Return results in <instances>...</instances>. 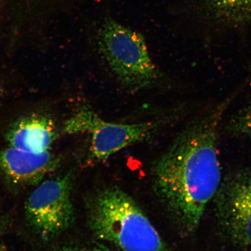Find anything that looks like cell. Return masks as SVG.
I'll list each match as a JSON object with an SVG mask.
<instances>
[{
    "mask_svg": "<svg viewBox=\"0 0 251 251\" xmlns=\"http://www.w3.org/2000/svg\"><path fill=\"white\" fill-rule=\"evenodd\" d=\"M237 93L188 122L153 164L155 192L181 235L195 233L221 186L220 128Z\"/></svg>",
    "mask_w": 251,
    "mask_h": 251,
    "instance_id": "cell-1",
    "label": "cell"
},
{
    "mask_svg": "<svg viewBox=\"0 0 251 251\" xmlns=\"http://www.w3.org/2000/svg\"><path fill=\"white\" fill-rule=\"evenodd\" d=\"M88 224L94 236L122 251H168L164 241L132 198L116 187L87 200Z\"/></svg>",
    "mask_w": 251,
    "mask_h": 251,
    "instance_id": "cell-2",
    "label": "cell"
},
{
    "mask_svg": "<svg viewBox=\"0 0 251 251\" xmlns=\"http://www.w3.org/2000/svg\"><path fill=\"white\" fill-rule=\"evenodd\" d=\"M98 44L109 68L126 89H149L161 77L144 37L114 19L107 17L102 22Z\"/></svg>",
    "mask_w": 251,
    "mask_h": 251,
    "instance_id": "cell-3",
    "label": "cell"
},
{
    "mask_svg": "<svg viewBox=\"0 0 251 251\" xmlns=\"http://www.w3.org/2000/svg\"><path fill=\"white\" fill-rule=\"evenodd\" d=\"M116 124L103 120L93 109L83 106L67 122L65 130L69 134L90 135L89 163L105 161L119 151L151 136L162 122Z\"/></svg>",
    "mask_w": 251,
    "mask_h": 251,
    "instance_id": "cell-4",
    "label": "cell"
},
{
    "mask_svg": "<svg viewBox=\"0 0 251 251\" xmlns=\"http://www.w3.org/2000/svg\"><path fill=\"white\" fill-rule=\"evenodd\" d=\"M70 174L44 181L31 193L25 205L28 224L43 241L54 239L70 226L75 212Z\"/></svg>",
    "mask_w": 251,
    "mask_h": 251,
    "instance_id": "cell-5",
    "label": "cell"
},
{
    "mask_svg": "<svg viewBox=\"0 0 251 251\" xmlns=\"http://www.w3.org/2000/svg\"><path fill=\"white\" fill-rule=\"evenodd\" d=\"M213 200L224 236L234 246L251 251V171L225 177Z\"/></svg>",
    "mask_w": 251,
    "mask_h": 251,
    "instance_id": "cell-6",
    "label": "cell"
},
{
    "mask_svg": "<svg viewBox=\"0 0 251 251\" xmlns=\"http://www.w3.org/2000/svg\"><path fill=\"white\" fill-rule=\"evenodd\" d=\"M59 163L48 151L33 152L10 147L0 153V170L8 180L19 186L39 184Z\"/></svg>",
    "mask_w": 251,
    "mask_h": 251,
    "instance_id": "cell-7",
    "label": "cell"
},
{
    "mask_svg": "<svg viewBox=\"0 0 251 251\" xmlns=\"http://www.w3.org/2000/svg\"><path fill=\"white\" fill-rule=\"evenodd\" d=\"M56 136L51 121L40 116H31L16 123L9 131L7 140L13 148L42 152L48 151Z\"/></svg>",
    "mask_w": 251,
    "mask_h": 251,
    "instance_id": "cell-8",
    "label": "cell"
},
{
    "mask_svg": "<svg viewBox=\"0 0 251 251\" xmlns=\"http://www.w3.org/2000/svg\"><path fill=\"white\" fill-rule=\"evenodd\" d=\"M194 8L212 26L238 29L251 21V0H194Z\"/></svg>",
    "mask_w": 251,
    "mask_h": 251,
    "instance_id": "cell-9",
    "label": "cell"
},
{
    "mask_svg": "<svg viewBox=\"0 0 251 251\" xmlns=\"http://www.w3.org/2000/svg\"><path fill=\"white\" fill-rule=\"evenodd\" d=\"M250 71L251 75V65ZM226 130L234 136L251 137V103L232 118L226 126Z\"/></svg>",
    "mask_w": 251,
    "mask_h": 251,
    "instance_id": "cell-10",
    "label": "cell"
},
{
    "mask_svg": "<svg viewBox=\"0 0 251 251\" xmlns=\"http://www.w3.org/2000/svg\"><path fill=\"white\" fill-rule=\"evenodd\" d=\"M50 251H116L108 247L97 245L95 246L79 247V246H63L56 248Z\"/></svg>",
    "mask_w": 251,
    "mask_h": 251,
    "instance_id": "cell-11",
    "label": "cell"
},
{
    "mask_svg": "<svg viewBox=\"0 0 251 251\" xmlns=\"http://www.w3.org/2000/svg\"><path fill=\"white\" fill-rule=\"evenodd\" d=\"M11 225L10 219L7 216H0V236L7 231Z\"/></svg>",
    "mask_w": 251,
    "mask_h": 251,
    "instance_id": "cell-12",
    "label": "cell"
},
{
    "mask_svg": "<svg viewBox=\"0 0 251 251\" xmlns=\"http://www.w3.org/2000/svg\"><path fill=\"white\" fill-rule=\"evenodd\" d=\"M2 0H0V5H1V2H2Z\"/></svg>",
    "mask_w": 251,
    "mask_h": 251,
    "instance_id": "cell-13",
    "label": "cell"
}]
</instances>
